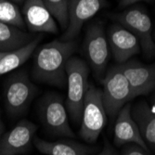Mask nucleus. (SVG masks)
Returning a JSON list of instances; mask_svg holds the SVG:
<instances>
[{
	"instance_id": "f257e3e1",
	"label": "nucleus",
	"mask_w": 155,
	"mask_h": 155,
	"mask_svg": "<svg viewBox=\"0 0 155 155\" xmlns=\"http://www.w3.org/2000/svg\"><path fill=\"white\" fill-rule=\"evenodd\" d=\"M75 49L76 43L74 40H54L42 46L35 56L34 78L63 87L66 84V64Z\"/></svg>"
},
{
	"instance_id": "f03ea898",
	"label": "nucleus",
	"mask_w": 155,
	"mask_h": 155,
	"mask_svg": "<svg viewBox=\"0 0 155 155\" xmlns=\"http://www.w3.org/2000/svg\"><path fill=\"white\" fill-rule=\"evenodd\" d=\"M89 69L87 64L76 57H71L66 64V84L68 87L66 107L75 124L82 121L84 101L88 89Z\"/></svg>"
},
{
	"instance_id": "7ed1b4c3",
	"label": "nucleus",
	"mask_w": 155,
	"mask_h": 155,
	"mask_svg": "<svg viewBox=\"0 0 155 155\" xmlns=\"http://www.w3.org/2000/svg\"><path fill=\"white\" fill-rule=\"evenodd\" d=\"M107 124V114L102 101V91L89 84L84 101L80 137L87 143H94Z\"/></svg>"
},
{
	"instance_id": "20e7f679",
	"label": "nucleus",
	"mask_w": 155,
	"mask_h": 155,
	"mask_svg": "<svg viewBox=\"0 0 155 155\" xmlns=\"http://www.w3.org/2000/svg\"><path fill=\"white\" fill-rule=\"evenodd\" d=\"M102 84V101L107 116L114 119L121 109L134 98L130 84L117 65L107 71Z\"/></svg>"
},
{
	"instance_id": "39448f33",
	"label": "nucleus",
	"mask_w": 155,
	"mask_h": 155,
	"mask_svg": "<svg viewBox=\"0 0 155 155\" xmlns=\"http://www.w3.org/2000/svg\"><path fill=\"white\" fill-rule=\"evenodd\" d=\"M35 94L36 87L25 72L13 74L4 87L5 107L8 115L18 117L25 114Z\"/></svg>"
},
{
	"instance_id": "423d86ee",
	"label": "nucleus",
	"mask_w": 155,
	"mask_h": 155,
	"mask_svg": "<svg viewBox=\"0 0 155 155\" xmlns=\"http://www.w3.org/2000/svg\"><path fill=\"white\" fill-rule=\"evenodd\" d=\"M39 115L44 127L51 135L74 137L64 101L60 95L50 92L42 97L39 103Z\"/></svg>"
},
{
	"instance_id": "0eeeda50",
	"label": "nucleus",
	"mask_w": 155,
	"mask_h": 155,
	"mask_svg": "<svg viewBox=\"0 0 155 155\" xmlns=\"http://www.w3.org/2000/svg\"><path fill=\"white\" fill-rule=\"evenodd\" d=\"M118 23L129 30L138 40L140 49L148 58L155 56V41L152 35L151 20L139 8H131L111 16Z\"/></svg>"
},
{
	"instance_id": "6e6552de",
	"label": "nucleus",
	"mask_w": 155,
	"mask_h": 155,
	"mask_svg": "<svg viewBox=\"0 0 155 155\" xmlns=\"http://www.w3.org/2000/svg\"><path fill=\"white\" fill-rule=\"evenodd\" d=\"M84 52L97 79H103L110 58L107 35L101 22L91 24L84 38Z\"/></svg>"
},
{
	"instance_id": "1a4fd4ad",
	"label": "nucleus",
	"mask_w": 155,
	"mask_h": 155,
	"mask_svg": "<svg viewBox=\"0 0 155 155\" xmlns=\"http://www.w3.org/2000/svg\"><path fill=\"white\" fill-rule=\"evenodd\" d=\"M106 35L110 51L118 64L128 61L141 50L137 38L120 23L110 25Z\"/></svg>"
},
{
	"instance_id": "9d476101",
	"label": "nucleus",
	"mask_w": 155,
	"mask_h": 155,
	"mask_svg": "<svg viewBox=\"0 0 155 155\" xmlns=\"http://www.w3.org/2000/svg\"><path fill=\"white\" fill-rule=\"evenodd\" d=\"M105 6H107V0H70L68 26L61 40H74L79 35L84 22Z\"/></svg>"
},
{
	"instance_id": "9b49d317",
	"label": "nucleus",
	"mask_w": 155,
	"mask_h": 155,
	"mask_svg": "<svg viewBox=\"0 0 155 155\" xmlns=\"http://www.w3.org/2000/svg\"><path fill=\"white\" fill-rule=\"evenodd\" d=\"M37 126L28 120L20 121L0 138V155H21L30 150Z\"/></svg>"
},
{
	"instance_id": "f8f14e48",
	"label": "nucleus",
	"mask_w": 155,
	"mask_h": 155,
	"mask_svg": "<svg viewBox=\"0 0 155 155\" xmlns=\"http://www.w3.org/2000/svg\"><path fill=\"white\" fill-rule=\"evenodd\" d=\"M117 66L127 79L134 98L147 95L155 89V64L128 61Z\"/></svg>"
},
{
	"instance_id": "ddd939ff",
	"label": "nucleus",
	"mask_w": 155,
	"mask_h": 155,
	"mask_svg": "<svg viewBox=\"0 0 155 155\" xmlns=\"http://www.w3.org/2000/svg\"><path fill=\"white\" fill-rule=\"evenodd\" d=\"M22 14L31 32L58 34V25L43 0H25Z\"/></svg>"
},
{
	"instance_id": "4468645a",
	"label": "nucleus",
	"mask_w": 155,
	"mask_h": 155,
	"mask_svg": "<svg viewBox=\"0 0 155 155\" xmlns=\"http://www.w3.org/2000/svg\"><path fill=\"white\" fill-rule=\"evenodd\" d=\"M114 143L116 146L134 143L150 152L149 147L146 145L138 127L131 114V105L127 103L118 112L114 124Z\"/></svg>"
},
{
	"instance_id": "2eb2a0df",
	"label": "nucleus",
	"mask_w": 155,
	"mask_h": 155,
	"mask_svg": "<svg viewBox=\"0 0 155 155\" xmlns=\"http://www.w3.org/2000/svg\"><path fill=\"white\" fill-rule=\"evenodd\" d=\"M131 114L146 145L155 150V111L147 102L139 101L131 106Z\"/></svg>"
},
{
	"instance_id": "dca6fc26",
	"label": "nucleus",
	"mask_w": 155,
	"mask_h": 155,
	"mask_svg": "<svg viewBox=\"0 0 155 155\" xmlns=\"http://www.w3.org/2000/svg\"><path fill=\"white\" fill-rule=\"evenodd\" d=\"M34 145L46 155H89L95 150L94 148L72 140L48 141L39 137L34 138Z\"/></svg>"
},
{
	"instance_id": "f3484780",
	"label": "nucleus",
	"mask_w": 155,
	"mask_h": 155,
	"mask_svg": "<svg viewBox=\"0 0 155 155\" xmlns=\"http://www.w3.org/2000/svg\"><path fill=\"white\" fill-rule=\"evenodd\" d=\"M35 37L15 26L0 22V51L9 52L18 49L29 44Z\"/></svg>"
},
{
	"instance_id": "a211bd4d",
	"label": "nucleus",
	"mask_w": 155,
	"mask_h": 155,
	"mask_svg": "<svg viewBox=\"0 0 155 155\" xmlns=\"http://www.w3.org/2000/svg\"><path fill=\"white\" fill-rule=\"evenodd\" d=\"M41 38V35L36 36L29 44L23 46L22 48L7 52L4 57L0 60V77L17 69L29 59L35 50Z\"/></svg>"
},
{
	"instance_id": "6ab92c4d",
	"label": "nucleus",
	"mask_w": 155,
	"mask_h": 155,
	"mask_svg": "<svg viewBox=\"0 0 155 155\" xmlns=\"http://www.w3.org/2000/svg\"><path fill=\"white\" fill-rule=\"evenodd\" d=\"M0 22L25 29V22L19 8L8 0H0Z\"/></svg>"
},
{
	"instance_id": "aec40b11",
	"label": "nucleus",
	"mask_w": 155,
	"mask_h": 155,
	"mask_svg": "<svg viewBox=\"0 0 155 155\" xmlns=\"http://www.w3.org/2000/svg\"><path fill=\"white\" fill-rule=\"evenodd\" d=\"M45 5L53 15L54 19L58 21L62 29L68 26V10L70 0H43Z\"/></svg>"
},
{
	"instance_id": "412c9836",
	"label": "nucleus",
	"mask_w": 155,
	"mask_h": 155,
	"mask_svg": "<svg viewBox=\"0 0 155 155\" xmlns=\"http://www.w3.org/2000/svg\"><path fill=\"white\" fill-rule=\"evenodd\" d=\"M126 145L127 146L124 148L121 155H150L149 151L145 150L144 149H142L137 144L130 143Z\"/></svg>"
},
{
	"instance_id": "4be33fe9",
	"label": "nucleus",
	"mask_w": 155,
	"mask_h": 155,
	"mask_svg": "<svg viewBox=\"0 0 155 155\" xmlns=\"http://www.w3.org/2000/svg\"><path fill=\"white\" fill-rule=\"evenodd\" d=\"M140 1H146V2H153V0H120L119 2V6L121 8H125L127 6H130L132 4H136L137 2H140Z\"/></svg>"
},
{
	"instance_id": "5701e85b",
	"label": "nucleus",
	"mask_w": 155,
	"mask_h": 155,
	"mask_svg": "<svg viewBox=\"0 0 155 155\" xmlns=\"http://www.w3.org/2000/svg\"><path fill=\"white\" fill-rule=\"evenodd\" d=\"M96 155H117V153L114 149L110 146V144L107 143L105 148L102 150V151L100 152L98 154H96Z\"/></svg>"
},
{
	"instance_id": "b1692460",
	"label": "nucleus",
	"mask_w": 155,
	"mask_h": 155,
	"mask_svg": "<svg viewBox=\"0 0 155 155\" xmlns=\"http://www.w3.org/2000/svg\"><path fill=\"white\" fill-rule=\"evenodd\" d=\"M4 132V124H3V121L1 119V112H0V138L2 137V134Z\"/></svg>"
},
{
	"instance_id": "393cba45",
	"label": "nucleus",
	"mask_w": 155,
	"mask_h": 155,
	"mask_svg": "<svg viewBox=\"0 0 155 155\" xmlns=\"http://www.w3.org/2000/svg\"><path fill=\"white\" fill-rule=\"evenodd\" d=\"M11 1H13L14 3H17V4H20V3H22L24 2L25 0H11Z\"/></svg>"
},
{
	"instance_id": "a878e982",
	"label": "nucleus",
	"mask_w": 155,
	"mask_h": 155,
	"mask_svg": "<svg viewBox=\"0 0 155 155\" xmlns=\"http://www.w3.org/2000/svg\"><path fill=\"white\" fill-rule=\"evenodd\" d=\"M7 52H3V51H0V60H1L4 56H5V54H6Z\"/></svg>"
},
{
	"instance_id": "bb28decb",
	"label": "nucleus",
	"mask_w": 155,
	"mask_h": 155,
	"mask_svg": "<svg viewBox=\"0 0 155 155\" xmlns=\"http://www.w3.org/2000/svg\"><path fill=\"white\" fill-rule=\"evenodd\" d=\"M154 107H155V97H154Z\"/></svg>"
},
{
	"instance_id": "cd10ccee",
	"label": "nucleus",
	"mask_w": 155,
	"mask_h": 155,
	"mask_svg": "<svg viewBox=\"0 0 155 155\" xmlns=\"http://www.w3.org/2000/svg\"><path fill=\"white\" fill-rule=\"evenodd\" d=\"M153 39H154V41H155V34H154V36H153Z\"/></svg>"
}]
</instances>
